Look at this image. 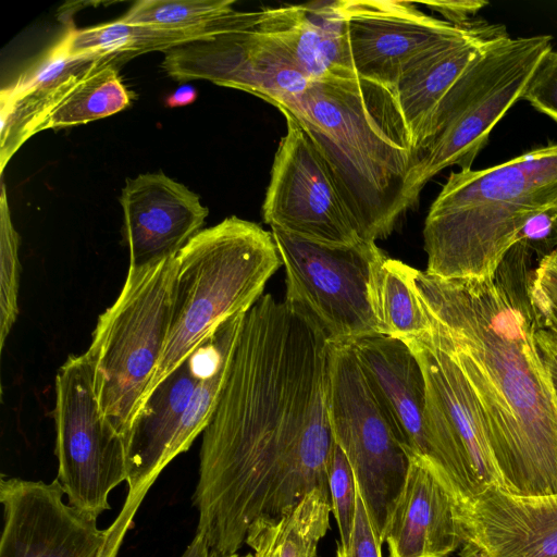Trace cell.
<instances>
[{
  "label": "cell",
  "mask_w": 557,
  "mask_h": 557,
  "mask_svg": "<svg viewBox=\"0 0 557 557\" xmlns=\"http://www.w3.org/2000/svg\"><path fill=\"white\" fill-rule=\"evenodd\" d=\"M552 37L508 34L486 44L437 107L411 178L413 203L424 185L450 165L471 169L494 126L522 99Z\"/></svg>",
  "instance_id": "cell-7"
},
{
  "label": "cell",
  "mask_w": 557,
  "mask_h": 557,
  "mask_svg": "<svg viewBox=\"0 0 557 557\" xmlns=\"http://www.w3.org/2000/svg\"><path fill=\"white\" fill-rule=\"evenodd\" d=\"M507 35L503 25L483 20L442 40L416 58L401 74L395 94L410 129L417 154L443 98L490 41Z\"/></svg>",
  "instance_id": "cell-21"
},
{
  "label": "cell",
  "mask_w": 557,
  "mask_h": 557,
  "mask_svg": "<svg viewBox=\"0 0 557 557\" xmlns=\"http://www.w3.org/2000/svg\"><path fill=\"white\" fill-rule=\"evenodd\" d=\"M338 4L356 75L394 90L416 58L473 22L454 25L410 1L339 0Z\"/></svg>",
  "instance_id": "cell-15"
},
{
  "label": "cell",
  "mask_w": 557,
  "mask_h": 557,
  "mask_svg": "<svg viewBox=\"0 0 557 557\" xmlns=\"http://www.w3.org/2000/svg\"><path fill=\"white\" fill-rule=\"evenodd\" d=\"M64 495L57 479L46 483L2 476L0 557H116L146 493L127 494L107 529L65 504Z\"/></svg>",
  "instance_id": "cell-12"
},
{
  "label": "cell",
  "mask_w": 557,
  "mask_h": 557,
  "mask_svg": "<svg viewBox=\"0 0 557 557\" xmlns=\"http://www.w3.org/2000/svg\"><path fill=\"white\" fill-rule=\"evenodd\" d=\"M207 339L151 392L124 436L131 495L148 492L173 460L172 448L202 374Z\"/></svg>",
  "instance_id": "cell-18"
},
{
  "label": "cell",
  "mask_w": 557,
  "mask_h": 557,
  "mask_svg": "<svg viewBox=\"0 0 557 557\" xmlns=\"http://www.w3.org/2000/svg\"><path fill=\"white\" fill-rule=\"evenodd\" d=\"M0 203V349L2 350L18 314L20 278L18 235L12 224L3 184Z\"/></svg>",
  "instance_id": "cell-27"
},
{
  "label": "cell",
  "mask_w": 557,
  "mask_h": 557,
  "mask_svg": "<svg viewBox=\"0 0 557 557\" xmlns=\"http://www.w3.org/2000/svg\"><path fill=\"white\" fill-rule=\"evenodd\" d=\"M351 346L405 450L425 459V381L416 355L406 343L382 334L360 338Z\"/></svg>",
  "instance_id": "cell-20"
},
{
  "label": "cell",
  "mask_w": 557,
  "mask_h": 557,
  "mask_svg": "<svg viewBox=\"0 0 557 557\" xmlns=\"http://www.w3.org/2000/svg\"><path fill=\"white\" fill-rule=\"evenodd\" d=\"M534 339L557 400V335L535 323Z\"/></svg>",
  "instance_id": "cell-36"
},
{
  "label": "cell",
  "mask_w": 557,
  "mask_h": 557,
  "mask_svg": "<svg viewBox=\"0 0 557 557\" xmlns=\"http://www.w3.org/2000/svg\"><path fill=\"white\" fill-rule=\"evenodd\" d=\"M529 295L535 323L557 335V249L535 265Z\"/></svg>",
  "instance_id": "cell-30"
},
{
  "label": "cell",
  "mask_w": 557,
  "mask_h": 557,
  "mask_svg": "<svg viewBox=\"0 0 557 557\" xmlns=\"http://www.w3.org/2000/svg\"><path fill=\"white\" fill-rule=\"evenodd\" d=\"M462 557H557V494L519 496L492 486L457 508Z\"/></svg>",
  "instance_id": "cell-16"
},
{
  "label": "cell",
  "mask_w": 557,
  "mask_h": 557,
  "mask_svg": "<svg viewBox=\"0 0 557 557\" xmlns=\"http://www.w3.org/2000/svg\"><path fill=\"white\" fill-rule=\"evenodd\" d=\"M278 110L323 158L362 240L375 243L414 206L418 154L395 90L355 73H327Z\"/></svg>",
  "instance_id": "cell-3"
},
{
  "label": "cell",
  "mask_w": 557,
  "mask_h": 557,
  "mask_svg": "<svg viewBox=\"0 0 557 557\" xmlns=\"http://www.w3.org/2000/svg\"><path fill=\"white\" fill-rule=\"evenodd\" d=\"M286 273L285 302L330 345L380 334L370 296L372 270L384 256L375 243L333 246L271 228Z\"/></svg>",
  "instance_id": "cell-8"
},
{
  "label": "cell",
  "mask_w": 557,
  "mask_h": 557,
  "mask_svg": "<svg viewBox=\"0 0 557 557\" xmlns=\"http://www.w3.org/2000/svg\"><path fill=\"white\" fill-rule=\"evenodd\" d=\"M407 345L425 381L424 460L457 508L488 487L502 490L483 414L460 366L432 333Z\"/></svg>",
  "instance_id": "cell-10"
},
{
  "label": "cell",
  "mask_w": 557,
  "mask_h": 557,
  "mask_svg": "<svg viewBox=\"0 0 557 557\" xmlns=\"http://www.w3.org/2000/svg\"><path fill=\"white\" fill-rule=\"evenodd\" d=\"M330 491L314 488L282 517L278 557H318L320 541L330 530Z\"/></svg>",
  "instance_id": "cell-25"
},
{
  "label": "cell",
  "mask_w": 557,
  "mask_h": 557,
  "mask_svg": "<svg viewBox=\"0 0 557 557\" xmlns=\"http://www.w3.org/2000/svg\"><path fill=\"white\" fill-rule=\"evenodd\" d=\"M327 413L334 442L352 469L382 541L409 458L351 345L329 346Z\"/></svg>",
  "instance_id": "cell-9"
},
{
  "label": "cell",
  "mask_w": 557,
  "mask_h": 557,
  "mask_svg": "<svg viewBox=\"0 0 557 557\" xmlns=\"http://www.w3.org/2000/svg\"><path fill=\"white\" fill-rule=\"evenodd\" d=\"M329 491L332 513L339 531V543L347 549L356 513V481L345 454L336 444L329 467Z\"/></svg>",
  "instance_id": "cell-29"
},
{
  "label": "cell",
  "mask_w": 557,
  "mask_h": 557,
  "mask_svg": "<svg viewBox=\"0 0 557 557\" xmlns=\"http://www.w3.org/2000/svg\"><path fill=\"white\" fill-rule=\"evenodd\" d=\"M406 453V480L382 543L387 544L388 557H447L463 544L457 504L430 465Z\"/></svg>",
  "instance_id": "cell-19"
},
{
  "label": "cell",
  "mask_w": 557,
  "mask_h": 557,
  "mask_svg": "<svg viewBox=\"0 0 557 557\" xmlns=\"http://www.w3.org/2000/svg\"><path fill=\"white\" fill-rule=\"evenodd\" d=\"M417 269L385 255L372 270L370 296L380 334L406 344L432 332V318L416 285Z\"/></svg>",
  "instance_id": "cell-24"
},
{
  "label": "cell",
  "mask_w": 557,
  "mask_h": 557,
  "mask_svg": "<svg viewBox=\"0 0 557 557\" xmlns=\"http://www.w3.org/2000/svg\"><path fill=\"white\" fill-rule=\"evenodd\" d=\"M445 17V21L459 26L468 25L473 16L484 7L487 1L482 0H458V1H424L421 2Z\"/></svg>",
  "instance_id": "cell-35"
},
{
  "label": "cell",
  "mask_w": 557,
  "mask_h": 557,
  "mask_svg": "<svg viewBox=\"0 0 557 557\" xmlns=\"http://www.w3.org/2000/svg\"><path fill=\"white\" fill-rule=\"evenodd\" d=\"M234 3V0H139L120 20L127 24L185 28L230 14L235 10Z\"/></svg>",
  "instance_id": "cell-26"
},
{
  "label": "cell",
  "mask_w": 557,
  "mask_h": 557,
  "mask_svg": "<svg viewBox=\"0 0 557 557\" xmlns=\"http://www.w3.org/2000/svg\"><path fill=\"white\" fill-rule=\"evenodd\" d=\"M176 256L128 269L115 299L98 318L85 352L101 413L123 436L144 405L173 317Z\"/></svg>",
  "instance_id": "cell-6"
},
{
  "label": "cell",
  "mask_w": 557,
  "mask_h": 557,
  "mask_svg": "<svg viewBox=\"0 0 557 557\" xmlns=\"http://www.w3.org/2000/svg\"><path fill=\"white\" fill-rule=\"evenodd\" d=\"M176 261L172 324L145 401L223 322L246 313L282 264L272 233L234 215L198 232Z\"/></svg>",
  "instance_id": "cell-5"
},
{
  "label": "cell",
  "mask_w": 557,
  "mask_h": 557,
  "mask_svg": "<svg viewBox=\"0 0 557 557\" xmlns=\"http://www.w3.org/2000/svg\"><path fill=\"white\" fill-rule=\"evenodd\" d=\"M96 60L73 55L64 36L47 53L10 87L3 90L13 97L50 89L69 75L82 70Z\"/></svg>",
  "instance_id": "cell-28"
},
{
  "label": "cell",
  "mask_w": 557,
  "mask_h": 557,
  "mask_svg": "<svg viewBox=\"0 0 557 557\" xmlns=\"http://www.w3.org/2000/svg\"><path fill=\"white\" fill-rule=\"evenodd\" d=\"M250 17L251 12L234 10L214 21L185 28L127 24L119 18L83 29L70 28L64 37L73 55L106 59L117 65L146 52H166L189 42L211 39L244 26Z\"/></svg>",
  "instance_id": "cell-22"
},
{
  "label": "cell",
  "mask_w": 557,
  "mask_h": 557,
  "mask_svg": "<svg viewBox=\"0 0 557 557\" xmlns=\"http://www.w3.org/2000/svg\"><path fill=\"white\" fill-rule=\"evenodd\" d=\"M131 102L132 92L123 84L116 64L106 59L96 60L63 81L57 102L37 133L107 117Z\"/></svg>",
  "instance_id": "cell-23"
},
{
  "label": "cell",
  "mask_w": 557,
  "mask_h": 557,
  "mask_svg": "<svg viewBox=\"0 0 557 557\" xmlns=\"http://www.w3.org/2000/svg\"><path fill=\"white\" fill-rule=\"evenodd\" d=\"M181 557H216L209 548L206 541L199 535H195L191 543L187 546Z\"/></svg>",
  "instance_id": "cell-38"
},
{
  "label": "cell",
  "mask_w": 557,
  "mask_h": 557,
  "mask_svg": "<svg viewBox=\"0 0 557 557\" xmlns=\"http://www.w3.org/2000/svg\"><path fill=\"white\" fill-rule=\"evenodd\" d=\"M197 98L196 89L188 84L182 85L172 92L165 100L169 108L184 107L193 103Z\"/></svg>",
  "instance_id": "cell-37"
},
{
  "label": "cell",
  "mask_w": 557,
  "mask_h": 557,
  "mask_svg": "<svg viewBox=\"0 0 557 557\" xmlns=\"http://www.w3.org/2000/svg\"><path fill=\"white\" fill-rule=\"evenodd\" d=\"M283 519H260L248 530L245 544L251 552L231 557H278V545L282 535Z\"/></svg>",
  "instance_id": "cell-34"
},
{
  "label": "cell",
  "mask_w": 557,
  "mask_h": 557,
  "mask_svg": "<svg viewBox=\"0 0 557 557\" xmlns=\"http://www.w3.org/2000/svg\"><path fill=\"white\" fill-rule=\"evenodd\" d=\"M536 264L513 245L488 278L416 273L432 335L478 399L502 490L519 496L557 494V400L536 348L529 295Z\"/></svg>",
  "instance_id": "cell-2"
},
{
  "label": "cell",
  "mask_w": 557,
  "mask_h": 557,
  "mask_svg": "<svg viewBox=\"0 0 557 557\" xmlns=\"http://www.w3.org/2000/svg\"><path fill=\"white\" fill-rule=\"evenodd\" d=\"M382 541L356 486V513L349 547L337 543L336 557H382Z\"/></svg>",
  "instance_id": "cell-33"
},
{
  "label": "cell",
  "mask_w": 557,
  "mask_h": 557,
  "mask_svg": "<svg viewBox=\"0 0 557 557\" xmlns=\"http://www.w3.org/2000/svg\"><path fill=\"white\" fill-rule=\"evenodd\" d=\"M262 205L271 228L314 243L347 246L362 240L317 148L300 125L285 115Z\"/></svg>",
  "instance_id": "cell-14"
},
{
  "label": "cell",
  "mask_w": 557,
  "mask_h": 557,
  "mask_svg": "<svg viewBox=\"0 0 557 557\" xmlns=\"http://www.w3.org/2000/svg\"><path fill=\"white\" fill-rule=\"evenodd\" d=\"M553 207L557 143L484 170L451 172L425 218V272L444 280L493 276L525 223Z\"/></svg>",
  "instance_id": "cell-4"
},
{
  "label": "cell",
  "mask_w": 557,
  "mask_h": 557,
  "mask_svg": "<svg viewBox=\"0 0 557 557\" xmlns=\"http://www.w3.org/2000/svg\"><path fill=\"white\" fill-rule=\"evenodd\" d=\"M522 99L557 122V51L543 58Z\"/></svg>",
  "instance_id": "cell-32"
},
{
  "label": "cell",
  "mask_w": 557,
  "mask_h": 557,
  "mask_svg": "<svg viewBox=\"0 0 557 557\" xmlns=\"http://www.w3.org/2000/svg\"><path fill=\"white\" fill-rule=\"evenodd\" d=\"M57 480L67 504L98 519L127 480L124 436L101 413L86 354L71 355L55 375Z\"/></svg>",
  "instance_id": "cell-11"
},
{
  "label": "cell",
  "mask_w": 557,
  "mask_h": 557,
  "mask_svg": "<svg viewBox=\"0 0 557 557\" xmlns=\"http://www.w3.org/2000/svg\"><path fill=\"white\" fill-rule=\"evenodd\" d=\"M120 203L128 269L177 256L209 214L197 194L161 172L126 180Z\"/></svg>",
  "instance_id": "cell-17"
},
{
  "label": "cell",
  "mask_w": 557,
  "mask_h": 557,
  "mask_svg": "<svg viewBox=\"0 0 557 557\" xmlns=\"http://www.w3.org/2000/svg\"><path fill=\"white\" fill-rule=\"evenodd\" d=\"M329 346L271 294L246 312L202 432L193 494L196 535L216 557L238 554L258 520L280 519L312 490H329Z\"/></svg>",
  "instance_id": "cell-1"
},
{
  "label": "cell",
  "mask_w": 557,
  "mask_h": 557,
  "mask_svg": "<svg viewBox=\"0 0 557 557\" xmlns=\"http://www.w3.org/2000/svg\"><path fill=\"white\" fill-rule=\"evenodd\" d=\"M265 11L252 12L237 29L166 51L163 70L177 82L209 81L249 92L278 109L301 95L312 79Z\"/></svg>",
  "instance_id": "cell-13"
},
{
  "label": "cell",
  "mask_w": 557,
  "mask_h": 557,
  "mask_svg": "<svg viewBox=\"0 0 557 557\" xmlns=\"http://www.w3.org/2000/svg\"><path fill=\"white\" fill-rule=\"evenodd\" d=\"M515 244L540 262L557 249V207L532 216L517 235Z\"/></svg>",
  "instance_id": "cell-31"
}]
</instances>
